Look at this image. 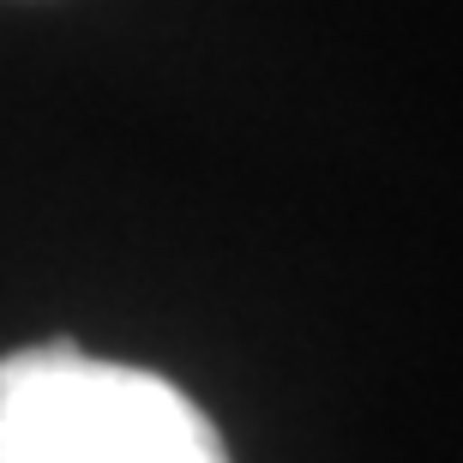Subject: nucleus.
<instances>
[{
	"mask_svg": "<svg viewBox=\"0 0 463 463\" xmlns=\"http://www.w3.org/2000/svg\"><path fill=\"white\" fill-rule=\"evenodd\" d=\"M0 463H229L169 379L67 344L0 361Z\"/></svg>",
	"mask_w": 463,
	"mask_h": 463,
	"instance_id": "f257e3e1",
	"label": "nucleus"
}]
</instances>
